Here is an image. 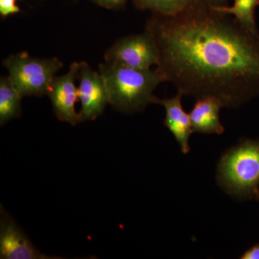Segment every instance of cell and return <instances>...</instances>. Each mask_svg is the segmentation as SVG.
<instances>
[{
    "label": "cell",
    "mask_w": 259,
    "mask_h": 259,
    "mask_svg": "<svg viewBox=\"0 0 259 259\" xmlns=\"http://www.w3.org/2000/svg\"><path fill=\"white\" fill-rule=\"evenodd\" d=\"M105 62L138 69H148L159 63L156 42L146 30L117 40L107 51Z\"/></svg>",
    "instance_id": "obj_5"
},
{
    "label": "cell",
    "mask_w": 259,
    "mask_h": 259,
    "mask_svg": "<svg viewBox=\"0 0 259 259\" xmlns=\"http://www.w3.org/2000/svg\"><path fill=\"white\" fill-rule=\"evenodd\" d=\"M0 217V258L57 259L35 248L26 234L1 205Z\"/></svg>",
    "instance_id": "obj_8"
},
{
    "label": "cell",
    "mask_w": 259,
    "mask_h": 259,
    "mask_svg": "<svg viewBox=\"0 0 259 259\" xmlns=\"http://www.w3.org/2000/svg\"><path fill=\"white\" fill-rule=\"evenodd\" d=\"M146 31L157 67L183 95L236 108L259 95V34L199 0L179 14H153Z\"/></svg>",
    "instance_id": "obj_1"
},
{
    "label": "cell",
    "mask_w": 259,
    "mask_h": 259,
    "mask_svg": "<svg viewBox=\"0 0 259 259\" xmlns=\"http://www.w3.org/2000/svg\"><path fill=\"white\" fill-rule=\"evenodd\" d=\"M183 96L178 92L176 96L171 98L158 99L155 97L153 103L159 104L164 107L166 116L163 124L180 144L182 152L187 154L190 151L189 141L193 131L190 116L184 110L182 105Z\"/></svg>",
    "instance_id": "obj_9"
},
{
    "label": "cell",
    "mask_w": 259,
    "mask_h": 259,
    "mask_svg": "<svg viewBox=\"0 0 259 259\" xmlns=\"http://www.w3.org/2000/svg\"><path fill=\"white\" fill-rule=\"evenodd\" d=\"M20 96L11 83L9 77L3 76L0 79V124L4 125L12 119L21 114Z\"/></svg>",
    "instance_id": "obj_11"
},
{
    "label": "cell",
    "mask_w": 259,
    "mask_h": 259,
    "mask_svg": "<svg viewBox=\"0 0 259 259\" xmlns=\"http://www.w3.org/2000/svg\"><path fill=\"white\" fill-rule=\"evenodd\" d=\"M199 0H133L135 7L153 14L173 16L195 4Z\"/></svg>",
    "instance_id": "obj_12"
},
{
    "label": "cell",
    "mask_w": 259,
    "mask_h": 259,
    "mask_svg": "<svg viewBox=\"0 0 259 259\" xmlns=\"http://www.w3.org/2000/svg\"><path fill=\"white\" fill-rule=\"evenodd\" d=\"M99 72L105 81L109 104L125 113L142 111L153 103V91L166 81L158 68L133 69L105 62L99 66Z\"/></svg>",
    "instance_id": "obj_2"
},
{
    "label": "cell",
    "mask_w": 259,
    "mask_h": 259,
    "mask_svg": "<svg viewBox=\"0 0 259 259\" xmlns=\"http://www.w3.org/2000/svg\"><path fill=\"white\" fill-rule=\"evenodd\" d=\"M20 11L16 0H0V15L3 18L18 14Z\"/></svg>",
    "instance_id": "obj_14"
},
{
    "label": "cell",
    "mask_w": 259,
    "mask_h": 259,
    "mask_svg": "<svg viewBox=\"0 0 259 259\" xmlns=\"http://www.w3.org/2000/svg\"><path fill=\"white\" fill-rule=\"evenodd\" d=\"M78 79V95L81 102L80 122L95 120L102 115L109 104L105 81L99 71H95L83 61L79 62Z\"/></svg>",
    "instance_id": "obj_6"
},
{
    "label": "cell",
    "mask_w": 259,
    "mask_h": 259,
    "mask_svg": "<svg viewBox=\"0 0 259 259\" xmlns=\"http://www.w3.org/2000/svg\"><path fill=\"white\" fill-rule=\"evenodd\" d=\"M241 258L259 259V243L253 245L249 249L245 250L243 255H241Z\"/></svg>",
    "instance_id": "obj_16"
},
{
    "label": "cell",
    "mask_w": 259,
    "mask_h": 259,
    "mask_svg": "<svg viewBox=\"0 0 259 259\" xmlns=\"http://www.w3.org/2000/svg\"><path fill=\"white\" fill-rule=\"evenodd\" d=\"M207 4L210 5L213 7H223L226 6L228 0H203Z\"/></svg>",
    "instance_id": "obj_17"
},
{
    "label": "cell",
    "mask_w": 259,
    "mask_h": 259,
    "mask_svg": "<svg viewBox=\"0 0 259 259\" xmlns=\"http://www.w3.org/2000/svg\"><path fill=\"white\" fill-rule=\"evenodd\" d=\"M223 104L212 97L197 99L190 112V120L193 132L203 134L221 135L225 128L220 120V110Z\"/></svg>",
    "instance_id": "obj_10"
},
{
    "label": "cell",
    "mask_w": 259,
    "mask_h": 259,
    "mask_svg": "<svg viewBox=\"0 0 259 259\" xmlns=\"http://www.w3.org/2000/svg\"><path fill=\"white\" fill-rule=\"evenodd\" d=\"M95 4L109 10H118L123 8L128 0H92Z\"/></svg>",
    "instance_id": "obj_15"
},
{
    "label": "cell",
    "mask_w": 259,
    "mask_h": 259,
    "mask_svg": "<svg viewBox=\"0 0 259 259\" xmlns=\"http://www.w3.org/2000/svg\"><path fill=\"white\" fill-rule=\"evenodd\" d=\"M79 63H73L66 74L54 77L47 93L57 118L71 125L80 122L79 113L75 109L79 100L78 88L75 84L79 78Z\"/></svg>",
    "instance_id": "obj_7"
},
{
    "label": "cell",
    "mask_w": 259,
    "mask_h": 259,
    "mask_svg": "<svg viewBox=\"0 0 259 259\" xmlns=\"http://www.w3.org/2000/svg\"><path fill=\"white\" fill-rule=\"evenodd\" d=\"M217 177L232 195L259 199V141L245 140L226 151L218 163Z\"/></svg>",
    "instance_id": "obj_3"
},
{
    "label": "cell",
    "mask_w": 259,
    "mask_h": 259,
    "mask_svg": "<svg viewBox=\"0 0 259 259\" xmlns=\"http://www.w3.org/2000/svg\"><path fill=\"white\" fill-rule=\"evenodd\" d=\"M3 65L13 87L23 97L47 95L51 81L64 64L57 58L40 59L20 52L7 58Z\"/></svg>",
    "instance_id": "obj_4"
},
{
    "label": "cell",
    "mask_w": 259,
    "mask_h": 259,
    "mask_svg": "<svg viewBox=\"0 0 259 259\" xmlns=\"http://www.w3.org/2000/svg\"><path fill=\"white\" fill-rule=\"evenodd\" d=\"M258 5L259 0H234L233 6L212 7L221 13L234 17L248 30L258 32L255 20V10Z\"/></svg>",
    "instance_id": "obj_13"
}]
</instances>
